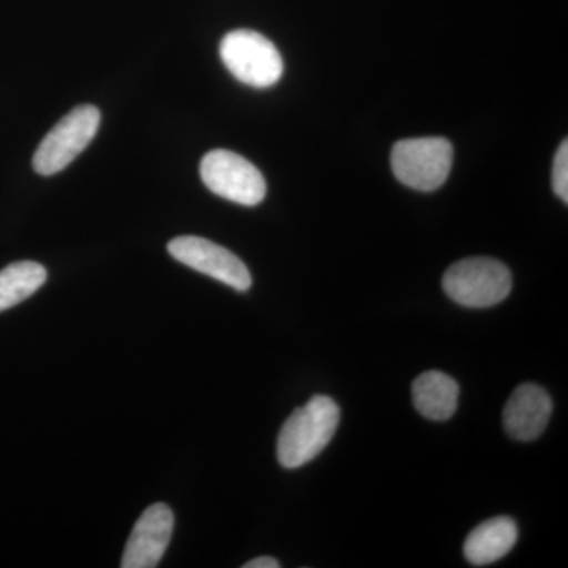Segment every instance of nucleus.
<instances>
[{
	"label": "nucleus",
	"instance_id": "obj_3",
	"mask_svg": "<svg viewBox=\"0 0 568 568\" xmlns=\"http://www.w3.org/2000/svg\"><path fill=\"white\" fill-rule=\"evenodd\" d=\"M220 55L226 69L252 88H271L283 74L282 54L275 44L248 29L227 33L220 43Z\"/></svg>",
	"mask_w": 568,
	"mask_h": 568
},
{
	"label": "nucleus",
	"instance_id": "obj_1",
	"mask_svg": "<svg viewBox=\"0 0 568 568\" xmlns=\"http://www.w3.org/2000/svg\"><path fill=\"white\" fill-rule=\"evenodd\" d=\"M339 424V407L331 396L316 395L284 422L276 457L286 469L313 462L331 443Z\"/></svg>",
	"mask_w": 568,
	"mask_h": 568
},
{
	"label": "nucleus",
	"instance_id": "obj_10",
	"mask_svg": "<svg viewBox=\"0 0 568 568\" xmlns=\"http://www.w3.org/2000/svg\"><path fill=\"white\" fill-rule=\"evenodd\" d=\"M518 540V528L514 519L496 517L477 526L467 536L465 556L476 567L497 562L511 551Z\"/></svg>",
	"mask_w": 568,
	"mask_h": 568
},
{
	"label": "nucleus",
	"instance_id": "obj_5",
	"mask_svg": "<svg viewBox=\"0 0 568 568\" xmlns=\"http://www.w3.org/2000/svg\"><path fill=\"white\" fill-rule=\"evenodd\" d=\"M100 119V111L92 104L74 108L41 141L33 155V170L52 175L69 166L95 138Z\"/></svg>",
	"mask_w": 568,
	"mask_h": 568
},
{
	"label": "nucleus",
	"instance_id": "obj_9",
	"mask_svg": "<svg viewBox=\"0 0 568 568\" xmlns=\"http://www.w3.org/2000/svg\"><path fill=\"white\" fill-rule=\"evenodd\" d=\"M552 413L548 392L537 384H521L504 407V426L517 440H534L547 428Z\"/></svg>",
	"mask_w": 568,
	"mask_h": 568
},
{
	"label": "nucleus",
	"instance_id": "obj_12",
	"mask_svg": "<svg viewBox=\"0 0 568 568\" xmlns=\"http://www.w3.org/2000/svg\"><path fill=\"white\" fill-rule=\"evenodd\" d=\"M47 278V268L33 261H20L0 271V313L28 301Z\"/></svg>",
	"mask_w": 568,
	"mask_h": 568
},
{
	"label": "nucleus",
	"instance_id": "obj_2",
	"mask_svg": "<svg viewBox=\"0 0 568 568\" xmlns=\"http://www.w3.org/2000/svg\"><path fill=\"white\" fill-rule=\"evenodd\" d=\"M452 301L467 308H489L506 301L511 291L507 265L491 257H467L452 265L443 280Z\"/></svg>",
	"mask_w": 568,
	"mask_h": 568
},
{
	"label": "nucleus",
	"instance_id": "obj_8",
	"mask_svg": "<svg viewBox=\"0 0 568 568\" xmlns=\"http://www.w3.org/2000/svg\"><path fill=\"white\" fill-rule=\"evenodd\" d=\"M174 530V515L164 504H153L138 519L122 556V568H155L163 559Z\"/></svg>",
	"mask_w": 568,
	"mask_h": 568
},
{
	"label": "nucleus",
	"instance_id": "obj_6",
	"mask_svg": "<svg viewBox=\"0 0 568 568\" xmlns=\"http://www.w3.org/2000/svg\"><path fill=\"white\" fill-rule=\"evenodd\" d=\"M201 179L212 193L241 205H257L267 193L261 171L244 156L230 151H212L204 155Z\"/></svg>",
	"mask_w": 568,
	"mask_h": 568
},
{
	"label": "nucleus",
	"instance_id": "obj_11",
	"mask_svg": "<svg viewBox=\"0 0 568 568\" xmlns=\"http://www.w3.org/2000/svg\"><path fill=\"white\" fill-rule=\"evenodd\" d=\"M459 386L443 372H426L414 381L413 402L418 413L433 422L448 420L458 407Z\"/></svg>",
	"mask_w": 568,
	"mask_h": 568
},
{
	"label": "nucleus",
	"instance_id": "obj_4",
	"mask_svg": "<svg viewBox=\"0 0 568 568\" xmlns=\"http://www.w3.org/2000/svg\"><path fill=\"white\" fill-rule=\"evenodd\" d=\"M454 149L444 138H417L396 142L392 170L399 182L418 192H433L450 174Z\"/></svg>",
	"mask_w": 568,
	"mask_h": 568
},
{
	"label": "nucleus",
	"instance_id": "obj_7",
	"mask_svg": "<svg viewBox=\"0 0 568 568\" xmlns=\"http://www.w3.org/2000/svg\"><path fill=\"white\" fill-rule=\"evenodd\" d=\"M168 252L179 263L212 276L239 293H245L252 286V275L246 265L230 250L213 244L207 239L182 235L168 244Z\"/></svg>",
	"mask_w": 568,
	"mask_h": 568
},
{
	"label": "nucleus",
	"instance_id": "obj_13",
	"mask_svg": "<svg viewBox=\"0 0 568 568\" xmlns=\"http://www.w3.org/2000/svg\"><path fill=\"white\" fill-rule=\"evenodd\" d=\"M552 189L556 194L568 203V144L562 141L558 153H556L555 164H552Z\"/></svg>",
	"mask_w": 568,
	"mask_h": 568
},
{
	"label": "nucleus",
	"instance_id": "obj_14",
	"mask_svg": "<svg viewBox=\"0 0 568 568\" xmlns=\"http://www.w3.org/2000/svg\"><path fill=\"white\" fill-rule=\"evenodd\" d=\"M280 562L274 558H268V556H263V558H256L246 562L244 568H278Z\"/></svg>",
	"mask_w": 568,
	"mask_h": 568
}]
</instances>
